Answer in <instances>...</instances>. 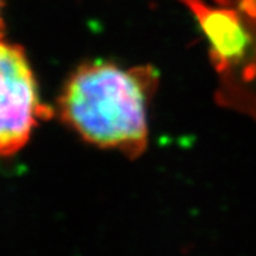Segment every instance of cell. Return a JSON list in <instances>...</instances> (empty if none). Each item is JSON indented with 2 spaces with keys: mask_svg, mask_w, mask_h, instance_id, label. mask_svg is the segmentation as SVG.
<instances>
[{
  "mask_svg": "<svg viewBox=\"0 0 256 256\" xmlns=\"http://www.w3.org/2000/svg\"><path fill=\"white\" fill-rule=\"evenodd\" d=\"M156 86L158 73L150 66L90 62L66 82L60 114L87 142L134 158L148 144V107Z\"/></svg>",
  "mask_w": 256,
  "mask_h": 256,
  "instance_id": "1",
  "label": "cell"
},
{
  "mask_svg": "<svg viewBox=\"0 0 256 256\" xmlns=\"http://www.w3.org/2000/svg\"><path fill=\"white\" fill-rule=\"evenodd\" d=\"M206 40L216 102L256 121V0H176Z\"/></svg>",
  "mask_w": 256,
  "mask_h": 256,
  "instance_id": "2",
  "label": "cell"
},
{
  "mask_svg": "<svg viewBox=\"0 0 256 256\" xmlns=\"http://www.w3.org/2000/svg\"><path fill=\"white\" fill-rule=\"evenodd\" d=\"M3 34V18H2V2H0V38Z\"/></svg>",
  "mask_w": 256,
  "mask_h": 256,
  "instance_id": "4",
  "label": "cell"
},
{
  "mask_svg": "<svg viewBox=\"0 0 256 256\" xmlns=\"http://www.w3.org/2000/svg\"><path fill=\"white\" fill-rule=\"evenodd\" d=\"M44 112L50 114L40 104L24 52L0 38V156H13L26 146Z\"/></svg>",
  "mask_w": 256,
  "mask_h": 256,
  "instance_id": "3",
  "label": "cell"
}]
</instances>
